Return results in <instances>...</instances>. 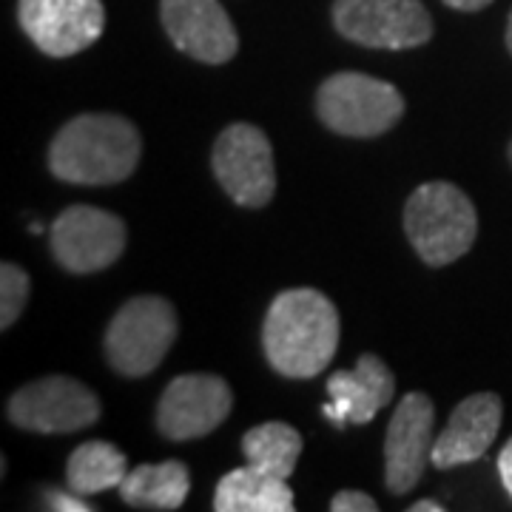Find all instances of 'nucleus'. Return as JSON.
<instances>
[{
  "label": "nucleus",
  "instance_id": "10",
  "mask_svg": "<svg viewBox=\"0 0 512 512\" xmlns=\"http://www.w3.org/2000/svg\"><path fill=\"white\" fill-rule=\"evenodd\" d=\"M18 20L49 57L80 55L106 32L103 0H18Z\"/></svg>",
  "mask_w": 512,
  "mask_h": 512
},
{
  "label": "nucleus",
  "instance_id": "26",
  "mask_svg": "<svg viewBox=\"0 0 512 512\" xmlns=\"http://www.w3.org/2000/svg\"><path fill=\"white\" fill-rule=\"evenodd\" d=\"M507 52L512 55V12H510V20H507Z\"/></svg>",
  "mask_w": 512,
  "mask_h": 512
},
{
  "label": "nucleus",
  "instance_id": "11",
  "mask_svg": "<svg viewBox=\"0 0 512 512\" xmlns=\"http://www.w3.org/2000/svg\"><path fill=\"white\" fill-rule=\"evenodd\" d=\"M234 393L214 373H185L168 384L157 404V430L171 441L202 439L228 419Z\"/></svg>",
  "mask_w": 512,
  "mask_h": 512
},
{
  "label": "nucleus",
  "instance_id": "12",
  "mask_svg": "<svg viewBox=\"0 0 512 512\" xmlns=\"http://www.w3.org/2000/svg\"><path fill=\"white\" fill-rule=\"evenodd\" d=\"M436 407L419 390L399 399L384 436V484L393 495L416 490L433 453Z\"/></svg>",
  "mask_w": 512,
  "mask_h": 512
},
{
  "label": "nucleus",
  "instance_id": "14",
  "mask_svg": "<svg viewBox=\"0 0 512 512\" xmlns=\"http://www.w3.org/2000/svg\"><path fill=\"white\" fill-rule=\"evenodd\" d=\"M396 396V379L379 356L365 353L353 370H336L328 379V399L322 407L333 427L367 424Z\"/></svg>",
  "mask_w": 512,
  "mask_h": 512
},
{
  "label": "nucleus",
  "instance_id": "1",
  "mask_svg": "<svg viewBox=\"0 0 512 512\" xmlns=\"http://www.w3.org/2000/svg\"><path fill=\"white\" fill-rule=\"evenodd\" d=\"M262 348L279 376L313 379L333 362L339 348V311L322 291L291 288L274 296Z\"/></svg>",
  "mask_w": 512,
  "mask_h": 512
},
{
  "label": "nucleus",
  "instance_id": "7",
  "mask_svg": "<svg viewBox=\"0 0 512 512\" xmlns=\"http://www.w3.org/2000/svg\"><path fill=\"white\" fill-rule=\"evenodd\" d=\"M333 26L367 49H416L433 37V18L421 0H336Z\"/></svg>",
  "mask_w": 512,
  "mask_h": 512
},
{
  "label": "nucleus",
  "instance_id": "8",
  "mask_svg": "<svg viewBox=\"0 0 512 512\" xmlns=\"http://www.w3.org/2000/svg\"><path fill=\"white\" fill-rule=\"evenodd\" d=\"M211 168L217 183L237 205L265 208L274 200V148L262 128L251 123H234L225 128L211 151Z\"/></svg>",
  "mask_w": 512,
  "mask_h": 512
},
{
  "label": "nucleus",
  "instance_id": "16",
  "mask_svg": "<svg viewBox=\"0 0 512 512\" xmlns=\"http://www.w3.org/2000/svg\"><path fill=\"white\" fill-rule=\"evenodd\" d=\"M217 512H293L288 478L271 476L254 464L225 473L214 493Z\"/></svg>",
  "mask_w": 512,
  "mask_h": 512
},
{
  "label": "nucleus",
  "instance_id": "5",
  "mask_svg": "<svg viewBox=\"0 0 512 512\" xmlns=\"http://www.w3.org/2000/svg\"><path fill=\"white\" fill-rule=\"evenodd\" d=\"M177 339V311L163 296H134L106 330L109 365L126 379H143L163 365Z\"/></svg>",
  "mask_w": 512,
  "mask_h": 512
},
{
  "label": "nucleus",
  "instance_id": "27",
  "mask_svg": "<svg viewBox=\"0 0 512 512\" xmlns=\"http://www.w3.org/2000/svg\"><path fill=\"white\" fill-rule=\"evenodd\" d=\"M510 163H512V143H510Z\"/></svg>",
  "mask_w": 512,
  "mask_h": 512
},
{
  "label": "nucleus",
  "instance_id": "23",
  "mask_svg": "<svg viewBox=\"0 0 512 512\" xmlns=\"http://www.w3.org/2000/svg\"><path fill=\"white\" fill-rule=\"evenodd\" d=\"M498 476H501V484H504V490L512 498V439L504 444V450L498 456Z\"/></svg>",
  "mask_w": 512,
  "mask_h": 512
},
{
  "label": "nucleus",
  "instance_id": "22",
  "mask_svg": "<svg viewBox=\"0 0 512 512\" xmlns=\"http://www.w3.org/2000/svg\"><path fill=\"white\" fill-rule=\"evenodd\" d=\"M46 498H49V507L52 510H60V512H89L92 510V504H86L83 501V495L77 493H57V490H49L46 493Z\"/></svg>",
  "mask_w": 512,
  "mask_h": 512
},
{
  "label": "nucleus",
  "instance_id": "13",
  "mask_svg": "<svg viewBox=\"0 0 512 512\" xmlns=\"http://www.w3.org/2000/svg\"><path fill=\"white\" fill-rule=\"evenodd\" d=\"M165 35L183 52L208 66L237 55L239 35L220 0H160Z\"/></svg>",
  "mask_w": 512,
  "mask_h": 512
},
{
  "label": "nucleus",
  "instance_id": "21",
  "mask_svg": "<svg viewBox=\"0 0 512 512\" xmlns=\"http://www.w3.org/2000/svg\"><path fill=\"white\" fill-rule=\"evenodd\" d=\"M330 510L333 512H376L379 504L370 498L367 493H356V490H345V493L333 495L330 501Z\"/></svg>",
  "mask_w": 512,
  "mask_h": 512
},
{
  "label": "nucleus",
  "instance_id": "9",
  "mask_svg": "<svg viewBox=\"0 0 512 512\" xmlns=\"http://www.w3.org/2000/svg\"><path fill=\"white\" fill-rule=\"evenodd\" d=\"M126 222L94 205H69L49 228L57 265L69 274H97L126 251Z\"/></svg>",
  "mask_w": 512,
  "mask_h": 512
},
{
  "label": "nucleus",
  "instance_id": "18",
  "mask_svg": "<svg viewBox=\"0 0 512 512\" xmlns=\"http://www.w3.org/2000/svg\"><path fill=\"white\" fill-rule=\"evenodd\" d=\"M128 476V456L111 441H86L74 450L66 464V484L69 490L83 498L100 495L120 487Z\"/></svg>",
  "mask_w": 512,
  "mask_h": 512
},
{
  "label": "nucleus",
  "instance_id": "17",
  "mask_svg": "<svg viewBox=\"0 0 512 512\" xmlns=\"http://www.w3.org/2000/svg\"><path fill=\"white\" fill-rule=\"evenodd\" d=\"M120 498L137 510H180L191 490V473L183 461L140 464L117 487Z\"/></svg>",
  "mask_w": 512,
  "mask_h": 512
},
{
  "label": "nucleus",
  "instance_id": "4",
  "mask_svg": "<svg viewBox=\"0 0 512 512\" xmlns=\"http://www.w3.org/2000/svg\"><path fill=\"white\" fill-rule=\"evenodd\" d=\"M319 120L342 137H379L402 120L404 97L393 83L362 72L330 74L316 92Z\"/></svg>",
  "mask_w": 512,
  "mask_h": 512
},
{
  "label": "nucleus",
  "instance_id": "19",
  "mask_svg": "<svg viewBox=\"0 0 512 512\" xmlns=\"http://www.w3.org/2000/svg\"><path fill=\"white\" fill-rule=\"evenodd\" d=\"M242 450L248 464L279 478H291L296 461L302 456V436L291 424L282 421H265L245 433Z\"/></svg>",
  "mask_w": 512,
  "mask_h": 512
},
{
  "label": "nucleus",
  "instance_id": "2",
  "mask_svg": "<svg viewBox=\"0 0 512 512\" xmlns=\"http://www.w3.org/2000/svg\"><path fill=\"white\" fill-rule=\"evenodd\" d=\"M143 137L120 114H80L60 128L49 146V171L60 183L114 185L134 174Z\"/></svg>",
  "mask_w": 512,
  "mask_h": 512
},
{
  "label": "nucleus",
  "instance_id": "15",
  "mask_svg": "<svg viewBox=\"0 0 512 512\" xmlns=\"http://www.w3.org/2000/svg\"><path fill=\"white\" fill-rule=\"evenodd\" d=\"M504 404L495 393H473L453 410L447 427L433 441L430 464L436 470H453L473 464L493 447L501 430Z\"/></svg>",
  "mask_w": 512,
  "mask_h": 512
},
{
  "label": "nucleus",
  "instance_id": "3",
  "mask_svg": "<svg viewBox=\"0 0 512 512\" xmlns=\"http://www.w3.org/2000/svg\"><path fill=\"white\" fill-rule=\"evenodd\" d=\"M404 234L421 262L444 268L473 248L478 234L476 205L453 183L433 180L419 185L404 205Z\"/></svg>",
  "mask_w": 512,
  "mask_h": 512
},
{
  "label": "nucleus",
  "instance_id": "20",
  "mask_svg": "<svg viewBox=\"0 0 512 512\" xmlns=\"http://www.w3.org/2000/svg\"><path fill=\"white\" fill-rule=\"evenodd\" d=\"M29 293H32L29 274L15 262H3L0 265V328L9 330L18 322L29 302Z\"/></svg>",
  "mask_w": 512,
  "mask_h": 512
},
{
  "label": "nucleus",
  "instance_id": "6",
  "mask_svg": "<svg viewBox=\"0 0 512 512\" xmlns=\"http://www.w3.org/2000/svg\"><path fill=\"white\" fill-rule=\"evenodd\" d=\"M9 421L43 436H66L94 427L103 416V404L83 382L72 376H46L20 387L6 404Z\"/></svg>",
  "mask_w": 512,
  "mask_h": 512
},
{
  "label": "nucleus",
  "instance_id": "25",
  "mask_svg": "<svg viewBox=\"0 0 512 512\" xmlns=\"http://www.w3.org/2000/svg\"><path fill=\"white\" fill-rule=\"evenodd\" d=\"M410 512H444V504L441 501H433V498H424V501H416Z\"/></svg>",
  "mask_w": 512,
  "mask_h": 512
},
{
  "label": "nucleus",
  "instance_id": "24",
  "mask_svg": "<svg viewBox=\"0 0 512 512\" xmlns=\"http://www.w3.org/2000/svg\"><path fill=\"white\" fill-rule=\"evenodd\" d=\"M447 6H453L458 12H478V9H484V6H490L493 0H444Z\"/></svg>",
  "mask_w": 512,
  "mask_h": 512
}]
</instances>
